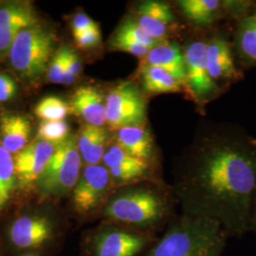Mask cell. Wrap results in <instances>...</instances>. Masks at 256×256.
I'll use <instances>...</instances> for the list:
<instances>
[{"instance_id":"obj_7","label":"cell","mask_w":256,"mask_h":256,"mask_svg":"<svg viewBox=\"0 0 256 256\" xmlns=\"http://www.w3.org/2000/svg\"><path fill=\"white\" fill-rule=\"evenodd\" d=\"M106 122L118 130L144 126L146 106L142 94L132 82H122L110 90L106 100Z\"/></svg>"},{"instance_id":"obj_12","label":"cell","mask_w":256,"mask_h":256,"mask_svg":"<svg viewBox=\"0 0 256 256\" xmlns=\"http://www.w3.org/2000/svg\"><path fill=\"white\" fill-rule=\"evenodd\" d=\"M133 19L149 36L160 43L166 42V37L174 23L171 7L165 2L155 0L140 3L136 10V18Z\"/></svg>"},{"instance_id":"obj_2","label":"cell","mask_w":256,"mask_h":256,"mask_svg":"<svg viewBox=\"0 0 256 256\" xmlns=\"http://www.w3.org/2000/svg\"><path fill=\"white\" fill-rule=\"evenodd\" d=\"M172 194L160 182L124 186L106 202L102 216L111 222L156 234L172 220Z\"/></svg>"},{"instance_id":"obj_10","label":"cell","mask_w":256,"mask_h":256,"mask_svg":"<svg viewBox=\"0 0 256 256\" xmlns=\"http://www.w3.org/2000/svg\"><path fill=\"white\" fill-rule=\"evenodd\" d=\"M207 44L194 41L189 44L184 52L185 82L192 99L198 104H205L214 99L218 92L216 82L209 75L206 66Z\"/></svg>"},{"instance_id":"obj_8","label":"cell","mask_w":256,"mask_h":256,"mask_svg":"<svg viewBox=\"0 0 256 256\" xmlns=\"http://www.w3.org/2000/svg\"><path fill=\"white\" fill-rule=\"evenodd\" d=\"M113 186L108 170L104 165H86L74 187V210L88 216L98 210Z\"/></svg>"},{"instance_id":"obj_21","label":"cell","mask_w":256,"mask_h":256,"mask_svg":"<svg viewBox=\"0 0 256 256\" xmlns=\"http://www.w3.org/2000/svg\"><path fill=\"white\" fill-rule=\"evenodd\" d=\"M178 6L189 21L198 26H207L216 18L221 2L218 0H182Z\"/></svg>"},{"instance_id":"obj_19","label":"cell","mask_w":256,"mask_h":256,"mask_svg":"<svg viewBox=\"0 0 256 256\" xmlns=\"http://www.w3.org/2000/svg\"><path fill=\"white\" fill-rule=\"evenodd\" d=\"M108 132L106 128L84 124L77 138V146L86 165H98L102 162Z\"/></svg>"},{"instance_id":"obj_33","label":"cell","mask_w":256,"mask_h":256,"mask_svg":"<svg viewBox=\"0 0 256 256\" xmlns=\"http://www.w3.org/2000/svg\"><path fill=\"white\" fill-rule=\"evenodd\" d=\"M72 28L74 36H78V34L84 32L86 30L99 28V26H98V24L95 21H93L86 14L79 12L72 19Z\"/></svg>"},{"instance_id":"obj_24","label":"cell","mask_w":256,"mask_h":256,"mask_svg":"<svg viewBox=\"0 0 256 256\" xmlns=\"http://www.w3.org/2000/svg\"><path fill=\"white\" fill-rule=\"evenodd\" d=\"M16 174L12 154L0 146V212L9 202L14 189Z\"/></svg>"},{"instance_id":"obj_23","label":"cell","mask_w":256,"mask_h":256,"mask_svg":"<svg viewBox=\"0 0 256 256\" xmlns=\"http://www.w3.org/2000/svg\"><path fill=\"white\" fill-rule=\"evenodd\" d=\"M240 56L250 64H256V23L254 16L243 19L238 32Z\"/></svg>"},{"instance_id":"obj_35","label":"cell","mask_w":256,"mask_h":256,"mask_svg":"<svg viewBox=\"0 0 256 256\" xmlns=\"http://www.w3.org/2000/svg\"><path fill=\"white\" fill-rule=\"evenodd\" d=\"M250 232H254L256 236V192L254 205V212H252V223H250Z\"/></svg>"},{"instance_id":"obj_9","label":"cell","mask_w":256,"mask_h":256,"mask_svg":"<svg viewBox=\"0 0 256 256\" xmlns=\"http://www.w3.org/2000/svg\"><path fill=\"white\" fill-rule=\"evenodd\" d=\"M102 164L108 170L114 186L124 187L136 183L160 182L156 178L153 164L129 155L118 144L112 146L106 151Z\"/></svg>"},{"instance_id":"obj_22","label":"cell","mask_w":256,"mask_h":256,"mask_svg":"<svg viewBox=\"0 0 256 256\" xmlns=\"http://www.w3.org/2000/svg\"><path fill=\"white\" fill-rule=\"evenodd\" d=\"M37 18L28 4L10 3L0 7V28L32 27Z\"/></svg>"},{"instance_id":"obj_32","label":"cell","mask_w":256,"mask_h":256,"mask_svg":"<svg viewBox=\"0 0 256 256\" xmlns=\"http://www.w3.org/2000/svg\"><path fill=\"white\" fill-rule=\"evenodd\" d=\"M22 28H0V56L10 52L12 45Z\"/></svg>"},{"instance_id":"obj_5","label":"cell","mask_w":256,"mask_h":256,"mask_svg":"<svg viewBox=\"0 0 256 256\" xmlns=\"http://www.w3.org/2000/svg\"><path fill=\"white\" fill-rule=\"evenodd\" d=\"M82 156L77 138L70 136L57 144L54 154L37 182L44 196H62L74 191L81 176Z\"/></svg>"},{"instance_id":"obj_31","label":"cell","mask_w":256,"mask_h":256,"mask_svg":"<svg viewBox=\"0 0 256 256\" xmlns=\"http://www.w3.org/2000/svg\"><path fill=\"white\" fill-rule=\"evenodd\" d=\"M76 45L82 50H90L98 46L101 42V32L99 28H93L74 36Z\"/></svg>"},{"instance_id":"obj_3","label":"cell","mask_w":256,"mask_h":256,"mask_svg":"<svg viewBox=\"0 0 256 256\" xmlns=\"http://www.w3.org/2000/svg\"><path fill=\"white\" fill-rule=\"evenodd\" d=\"M228 238L216 221L182 214L142 256H221Z\"/></svg>"},{"instance_id":"obj_17","label":"cell","mask_w":256,"mask_h":256,"mask_svg":"<svg viewBox=\"0 0 256 256\" xmlns=\"http://www.w3.org/2000/svg\"><path fill=\"white\" fill-rule=\"evenodd\" d=\"M117 144L129 155L153 164L155 156L154 142L144 126L118 129Z\"/></svg>"},{"instance_id":"obj_11","label":"cell","mask_w":256,"mask_h":256,"mask_svg":"<svg viewBox=\"0 0 256 256\" xmlns=\"http://www.w3.org/2000/svg\"><path fill=\"white\" fill-rule=\"evenodd\" d=\"M57 144L38 140L14 156V170L19 185L23 188L37 182L54 154Z\"/></svg>"},{"instance_id":"obj_26","label":"cell","mask_w":256,"mask_h":256,"mask_svg":"<svg viewBox=\"0 0 256 256\" xmlns=\"http://www.w3.org/2000/svg\"><path fill=\"white\" fill-rule=\"evenodd\" d=\"M113 37L131 40L140 44H142L144 46H149L150 48H153L155 46L162 44L158 42L154 38L149 36L146 32L138 25L137 22L133 18L124 20L120 25L118 30L115 32Z\"/></svg>"},{"instance_id":"obj_36","label":"cell","mask_w":256,"mask_h":256,"mask_svg":"<svg viewBox=\"0 0 256 256\" xmlns=\"http://www.w3.org/2000/svg\"><path fill=\"white\" fill-rule=\"evenodd\" d=\"M254 20H256V14L254 16Z\"/></svg>"},{"instance_id":"obj_27","label":"cell","mask_w":256,"mask_h":256,"mask_svg":"<svg viewBox=\"0 0 256 256\" xmlns=\"http://www.w3.org/2000/svg\"><path fill=\"white\" fill-rule=\"evenodd\" d=\"M70 126L64 120H43L38 128V138L58 144L70 137Z\"/></svg>"},{"instance_id":"obj_1","label":"cell","mask_w":256,"mask_h":256,"mask_svg":"<svg viewBox=\"0 0 256 256\" xmlns=\"http://www.w3.org/2000/svg\"><path fill=\"white\" fill-rule=\"evenodd\" d=\"M182 214L216 221L229 236L250 232L256 153L236 140H204L192 149L172 188Z\"/></svg>"},{"instance_id":"obj_16","label":"cell","mask_w":256,"mask_h":256,"mask_svg":"<svg viewBox=\"0 0 256 256\" xmlns=\"http://www.w3.org/2000/svg\"><path fill=\"white\" fill-rule=\"evenodd\" d=\"M142 66H156L172 74L178 81L185 82V62L180 48L174 43L164 42L150 50L140 61Z\"/></svg>"},{"instance_id":"obj_30","label":"cell","mask_w":256,"mask_h":256,"mask_svg":"<svg viewBox=\"0 0 256 256\" xmlns=\"http://www.w3.org/2000/svg\"><path fill=\"white\" fill-rule=\"evenodd\" d=\"M82 70V62L79 56L72 48L68 46L66 50V70H64V84H70L75 82L76 78L80 75Z\"/></svg>"},{"instance_id":"obj_6","label":"cell","mask_w":256,"mask_h":256,"mask_svg":"<svg viewBox=\"0 0 256 256\" xmlns=\"http://www.w3.org/2000/svg\"><path fill=\"white\" fill-rule=\"evenodd\" d=\"M156 239V234L108 221L88 239V256H144Z\"/></svg>"},{"instance_id":"obj_28","label":"cell","mask_w":256,"mask_h":256,"mask_svg":"<svg viewBox=\"0 0 256 256\" xmlns=\"http://www.w3.org/2000/svg\"><path fill=\"white\" fill-rule=\"evenodd\" d=\"M68 46H62L55 52L48 68V78L52 82H64L66 61Z\"/></svg>"},{"instance_id":"obj_13","label":"cell","mask_w":256,"mask_h":256,"mask_svg":"<svg viewBox=\"0 0 256 256\" xmlns=\"http://www.w3.org/2000/svg\"><path fill=\"white\" fill-rule=\"evenodd\" d=\"M52 224L46 218L22 216L10 229V238L20 248L40 247L52 238Z\"/></svg>"},{"instance_id":"obj_20","label":"cell","mask_w":256,"mask_h":256,"mask_svg":"<svg viewBox=\"0 0 256 256\" xmlns=\"http://www.w3.org/2000/svg\"><path fill=\"white\" fill-rule=\"evenodd\" d=\"M138 72L142 79V88L148 94L156 95L180 92L184 88L182 82L178 81L172 74L156 66H142Z\"/></svg>"},{"instance_id":"obj_29","label":"cell","mask_w":256,"mask_h":256,"mask_svg":"<svg viewBox=\"0 0 256 256\" xmlns=\"http://www.w3.org/2000/svg\"><path fill=\"white\" fill-rule=\"evenodd\" d=\"M110 44L114 50H117L120 52H128V54L137 56V57L142 58V59L144 57H146L147 54L151 50L149 46H144V45L140 44L137 42L128 40V39L116 38V37H113L111 39Z\"/></svg>"},{"instance_id":"obj_4","label":"cell","mask_w":256,"mask_h":256,"mask_svg":"<svg viewBox=\"0 0 256 256\" xmlns=\"http://www.w3.org/2000/svg\"><path fill=\"white\" fill-rule=\"evenodd\" d=\"M55 36L46 28L34 25L19 32L10 50L12 68L23 77L34 79L48 70L54 50Z\"/></svg>"},{"instance_id":"obj_18","label":"cell","mask_w":256,"mask_h":256,"mask_svg":"<svg viewBox=\"0 0 256 256\" xmlns=\"http://www.w3.org/2000/svg\"><path fill=\"white\" fill-rule=\"evenodd\" d=\"M30 122L22 115H5L0 120V146L10 154H18L27 146Z\"/></svg>"},{"instance_id":"obj_15","label":"cell","mask_w":256,"mask_h":256,"mask_svg":"<svg viewBox=\"0 0 256 256\" xmlns=\"http://www.w3.org/2000/svg\"><path fill=\"white\" fill-rule=\"evenodd\" d=\"M206 66L209 75L214 82L238 79L239 74L234 56L228 42L224 39H212L207 44Z\"/></svg>"},{"instance_id":"obj_25","label":"cell","mask_w":256,"mask_h":256,"mask_svg":"<svg viewBox=\"0 0 256 256\" xmlns=\"http://www.w3.org/2000/svg\"><path fill=\"white\" fill-rule=\"evenodd\" d=\"M70 110V106L63 99L48 96L37 104L34 113L43 120H64Z\"/></svg>"},{"instance_id":"obj_34","label":"cell","mask_w":256,"mask_h":256,"mask_svg":"<svg viewBox=\"0 0 256 256\" xmlns=\"http://www.w3.org/2000/svg\"><path fill=\"white\" fill-rule=\"evenodd\" d=\"M16 92L14 81L5 74H0V102L9 101Z\"/></svg>"},{"instance_id":"obj_14","label":"cell","mask_w":256,"mask_h":256,"mask_svg":"<svg viewBox=\"0 0 256 256\" xmlns=\"http://www.w3.org/2000/svg\"><path fill=\"white\" fill-rule=\"evenodd\" d=\"M70 110L86 124L104 128L106 122V100L102 92L92 86L78 88L72 98Z\"/></svg>"}]
</instances>
